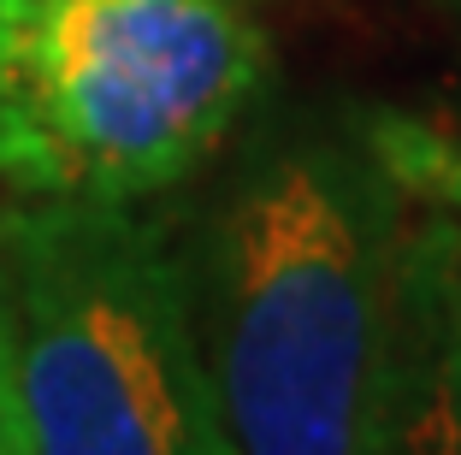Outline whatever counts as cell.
<instances>
[{"label":"cell","instance_id":"6da1fadb","mask_svg":"<svg viewBox=\"0 0 461 455\" xmlns=\"http://www.w3.org/2000/svg\"><path fill=\"white\" fill-rule=\"evenodd\" d=\"M402 184L366 131L272 124L195 267L207 367L237 455H373Z\"/></svg>","mask_w":461,"mask_h":455},{"label":"cell","instance_id":"7a4b0ae2","mask_svg":"<svg viewBox=\"0 0 461 455\" xmlns=\"http://www.w3.org/2000/svg\"><path fill=\"white\" fill-rule=\"evenodd\" d=\"M0 361L30 455H237L195 267L136 201L30 196L0 214Z\"/></svg>","mask_w":461,"mask_h":455},{"label":"cell","instance_id":"3957f363","mask_svg":"<svg viewBox=\"0 0 461 455\" xmlns=\"http://www.w3.org/2000/svg\"><path fill=\"white\" fill-rule=\"evenodd\" d=\"M0 54L30 196L149 201L243 124L267 30L255 0H0Z\"/></svg>","mask_w":461,"mask_h":455},{"label":"cell","instance_id":"277c9868","mask_svg":"<svg viewBox=\"0 0 461 455\" xmlns=\"http://www.w3.org/2000/svg\"><path fill=\"white\" fill-rule=\"evenodd\" d=\"M373 455H461V219L402 189Z\"/></svg>","mask_w":461,"mask_h":455},{"label":"cell","instance_id":"5b68a950","mask_svg":"<svg viewBox=\"0 0 461 455\" xmlns=\"http://www.w3.org/2000/svg\"><path fill=\"white\" fill-rule=\"evenodd\" d=\"M361 131L396 184L414 196H432L438 207L461 219V131L426 124L414 113H373V119H361Z\"/></svg>","mask_w":461,"mask_h":455},{"label":"cell","instance_id":"8992f818","mask_svg":"<svg viewBox=\"0 0 461 455\" xmlns=\"http://www.w3.org/2000/svg\"><path fill=\"white\" fill-rule=\"evenodd\" d=\"M0 177L18 184V189H36V148H30L13 77H6V54H0Z\"/></svg>","mask_w":461,"mask_h":455},{"label":"cell","instance_id":"52a82bcc","mask_svg":"<svg viewBox=\"0 0 461 455\" xmlns=\"http://www.w3.org/2000/svg\"><path fill=\"white\" fill-rule=\"evenodd\" d=\"M0 455H30V438H24V426H18L13 385H6V361H0Z\"/></svg>","mask_w":461,"mask_h":455}]
</instances>
